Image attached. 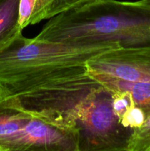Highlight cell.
<instances>
[{
    "label": "cell",
    "mask_w": 150,
    "mask_h": 151,
    "mask_svg": "<svg viewBox=\"0 0 150 151\" xmlns=\"http://www.w3.org/2000/svg\"><path fill=\"white\" fill-rule=\"evenodd\" d=\"M35 39L66 44L119 42L150 47V0H94L49 19Z\"/></svg>",
    "instance_id": "1"
},
{
    "label": "cell",
    "mask_w": 150,
    "mask_h": 151,
    "mask_svg": "<svg viewBox=\"0 0 150 151\" xmlns=\"http://www.w3.org/2000/svg\"><path fill=\"white\" fill-rule=\"evenodd\" d=\"M79 151H126L132 129L113 111L112 92L101 86L92 94L76 122Z\"/></svg>",
    "instance_id": "4"
},
{
    "label": "cell",
    "mask_w": 150,
    "mask_h": 151,
    "mask_svg": "<svg viewBox=\"0 0 150 151\" xmlns=\"http://www.w3.org/2000/svg\"><path fill=\"white\" fill-rule=\"evenodd\" d=\"M101 86L86 71L48 78L10 94L31 113L63 128H77L88 100Z\"/></svg>",
    "instance_id": "3"
},
{
    "label": "cell",
    "mask_w": 150,
    "mask_h": 151,
    "mask_svg": "<svg viewBox=\"0 0 150 151\" xmlns=\"http://www.w3.org/2000/svg\"><path fill=\"white\" fill-rule=\"evenodd\" d=\"M35 0H20L19 5V26L23 30L29 26Z\"/></svg>",
    "instance_id": "11"
},
{
    "label": "cell",
    "mask_w": 150,
    "mask_h": 151,
    "mask_svg": "<svg viewBox=\"0 0 150 151\" xmlns=\"http://www.w3.org/2000/svg\"><path fill=\"white\" fill-rule=\"evenodd\" d=\"M94 1V0H77L78 3L79 4V6L82 5V4H86V3H88L90 2V1Z\"/></svg>",
    "instance_id": "12"
},
{
    "label": "cell",
    "mask_w": 150,
    "mask_h": 151,
    "mask_svg": "<svg viewBox=\"0 0 150 151\" xmlns=\"http://www.w3.org/2000/svg\"><path fill=\"white\" fill-rule=\"evenodd\" d=\"M126 151H150V115L140 128L132 130Z\"/></svg>",
    "instance_id": "8"
},
{
    "label": "cell",
    "mask_w": 150,
    "mask_h": 151,
    "mask_svg": "<svg viewBox=\"0 0 150 151\" xmlns=\"http://www.w3.org/2000/svg\"><path fill=\"white\" fill-rule=\"evenodd\" d=\"M87 72L130 82H150V47H119L92 58Z\"/></svg>",
    "instance_id": "5"
},
{
    "label": "cell",
    "mask_w": 150,
    "mask_h": 151,
    "mask_svg": "<svg viewBox=\"0 0 150 151\" xmlns=\"http://www.w3.org/2000/svg\"><path fill=\"white\" fill-rule=\"evenodd\" d=\"M0 1H1V0H0Z\"/></svg>",
    "instance_id": "13"
},
{
    "label": "cell",
    "mask_w": 150,
    "mask_h": 151,
    "mask_svg": "<svg viewBox=\"0 0 150 151\" xmlns=\"http://www.w3.org/2000/svg\"><path fill=\"white\" fill-rule=\"evenodd\" d=\"M16 32L0 47V89L10 94L48 78L87 71V62L119 42L66 44L26 38Z\"/></svg>",
    "instance_id": "2"
},
{
    "label": "cell",
    "mask_w": 150,
    "mask_h": 151,
    "mask_svg": "<svg viewBox=\"0 0 150 151\" xmlns=\"http://www.w3.org/2000/svg\"><path fill=\"white\" fill-rule=\"evenodd\" d=\"M20 0L0 1V47L16 32L22 30L19 26Z\"/></svg>",
    "instance_id": "7"
},
{
    "label": "cell",
    "mask_w": 150,
    "mask_h": 151,
    "mask_svg": "<svg viewBox=\"0 0 150 151\" xmlns=\"http://www.w3.org/2000/svg\"><path fill=\"white\" fill-rule=\"evenodd\" d=\"M112 97L113 111L120 121L121 116L126 111L135 106L133 97L130 92L126 91L112 93Z\"/></svg>",
    "instance_id": "9"
},
{
    "label": "cell",
    "mask_w": 150,
    "mask_h": 151,
    "mask_svg": "<svg viewBox=\"0 0 150 151\" xmlns=\"http://www.w3.org/2000/svg\"><path fill=\"white\" fill-rule=\"evenodd\" d=\"M88 74L112 93L130 92L135 106L145 112L146 117L150 115V82H130L98 74Z\"/></svg>",
    "instance_id": "6"
},
{
    "label": "cell",
    "mask_w": 150,
    "mask_h": 151,
    "mask_svg": "<svg viewBox=\"0 0 150 151\" xmlns=\"http://www.w3.org/2000/svg\"><path fill=\"white\" fill-rule=\"evenodd\" d=\"M146 119V115L145 112L141 108L135 106L124 114L120 119V122L123 126L133 130L140 128Z\"/></svg>",
    "instance_id": "10"
}]
</instances>
